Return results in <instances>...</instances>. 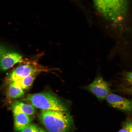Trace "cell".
<instances>
[{
  "label": "cell",
  "mask_w": 132,
  "mask_h": 132,
  "mask_svg": "<svg viewBox=\"0 0 132 132\" xmlns=\"http://www.w3.org/2000/svg\"><path fill=\"white\" fill-rule=\"evenodd\" d=\"M36 74L31 75L22 79L12 82L11 84L22 89L29 88L32 84L35 77Z\"/></svg>",
  "instance_id": "cell-10"
},
{
  "label": "cell",
  "mask_w": 132,
  "mask_h": 132,
  "mask_svg": "<svg viewBox=\"0 0 132 132\" xmlns=\"http://www.w3.org/2000/svg\"><path fill=\"white\" fill-rule=\"evenodd\" d=\"M98 12L105 19L113 25L123 22L128 11V0H93Z\"/></svg>",
  "instance_id": "cell-1"
},
{
  "label": "cell",
  "mask_w": 132,
  "mask_h": 132,
  "mask_svg": "<svg viewBox=\"0 0 132 132\" xmlns=\"http://www.w3.org/2000/svg\"><path fill=\"white\" fill-rule=\"evenodd\" d=\"M84 88L101 100L106 99L110 94L109 84L100 76L96 77L91 83Z\"/></svg>",
  "instance_id": "cell-5"
},
{
  "label": "cell",
  "mask_w": 132,
  "mask_h": 132,
  "mask_svg": "<svg viewBox=\"0 0 132 132\" xmlns=\"http://www.w3.org/2000/svg\"><path fill=\"white\" fill-rule=\"evenodd\" d=\"M11 108L13 113H22L29 115L33 114L36 112L33 106L17 100L13 102Z\"/></svg>",
  "instance_id": "cell-8"
},
{
  "label": "cell",
  "mask_w": 132,
  "mask_h": 132,
  "mask_svg": "<svg viewBox=\"0 0 132 132\" xmlns=\"http://www.w3.org/2000/svg\"><path fill=\"white\" fill-rule=\"evenodd\" d=\"M121 79L123 82L126 85L132 86V71L125 70L121 73Z\"/></svg>",
  "instance_id": "cell-12"
},
{
  "label": "cell",
  "mask_w": 132,
  "mask_h": 132,
  "mask_svg": "<svg viewBox=\"0 0 132 132\" xmlns=\"http://www.w3.org/2000/svg\"><path fill=\"white\" fill-rule=\"evenodd\" d=\"M39 129L37 126L35 124L30 123L19 132H37Z\"/></svg>",
  "instance_id": "cell-13"
},
{
  "label": "cell",
  "mask_w": 132,
  "mask_h": 132,
  "mask_svg": "<svg viewBox=\"0 0 132 132\" xmlns=\"http://www.w3.org/2000/svg\"><path fill=\"white\" fill-rule=\"evenodd\" d=\"M118 132H129L126 129L123 128L120 130Z\"/></svg>",
  "instance_id": "cell-16"
},
{
  "label": "cell",
  "mask_w": 132,
  "mask_h": 132,
  "mask_svg": "<svg viewBox=\"0 0 132 132\" xmlns=\"http://www.w3.org/2000/svg\"><path fill=\"white\" fill-rule=\"evenodd\" d=\"M39 118L48 132H70L74 125L72 117L67 111L42 110Z\"/></svg>",
  "instance_id": "cell-2"
},
{
  "label": "cell",
  "mask_w": 132,
  "mask_h": 132,
  "mask_svg": "<svg viewBox=\"0 0 132 132\" xmlns=\"http://www.w3.org/2000/svg\"><path fill=\"white\" fill-rule=\"evenodd\" d=\"M22 100L28 102L34 107L42 110L67 111L68 110L65 102L51 92L29 94Z\"/></svg>",
  "instance_id": "cell-3"
},
{
  "label": "cell",
  "mask_w": 132,
  "mask_h": 132,
  "mask_svg": "<svg viewBox=\"0 0 132 132\" xmlns=\"http://www.w3.org/2000/svg\"><path fill=\"white\" fill-rule=\"evenodd\" d=\"M15 129L19 131L28 126L31 121L28 115L22 113H13Z\"/></svg>",
  "instance_id": "cell-9"
},
{
  "label": "cell",
  "mask_w": 132,
  "mask_h": 132,
  "mask_svg": "<svg viewBox=\"0 0 132 132\" xmlns=\"http://www.w3.org/2000/svg\"><path fill=\"white\" fill-rule=\"evenodd\" d=\"M45 70L37 64L27 63L17 67L9 74L7 78L11 83Z\"/></svg>",
  "instance_id": "cell-4"
},
{
  "label": "cell",
  "mask_w": 132,
  "mask_h": 132,
  "mask_svg": "<svg viewBox=\"0 0 132 132\" xmlns=\"http://www.w3.org/2000/svg\"><path fill=\"white\" fill-rule=\"evenodd\" d=\"M106 99L111 107L126 113H132V99L113 93L110 94Z\"/></svg>",
  "instance_id": "cell-7"
},
{
  "label": "cell",
  "mask_w": 132,
  "mask_h": 132,
  "mask_svg": "<svg viewBox=\"0 0 132 132\" xmlns=\"http://www.w3.org/2000/svg\"><path fill=\"white\" fill-rule=\"evenodd\" d=\"M6 94L8 98L14 99L22 97L24 93L22 89L10 84L7 90Z\"/></svg>",
  "instance_id": "cell-11"
},
{
  "label": "cell",
  "mask_w": 132,
  "mask_h": 132,
  "mask_svg": "<svg viewBox=\"0 0 132 132\" xmlns=\"http://www.w3.org/2000/svg\"><path fill=\"white\" fill-rule=\"evenodd\" d=\"M37 132H46L44 130L41 129H39L38 131Z\"/></svg>",
  "instance_id": "cell-17"
},
{
  "label": "cell",
  "mask_w": 132,
  "mask_h": 132,
  "mask_svg": "<svg viewBox=\"0 0 132 132\" xmlns=\"http://www.w3.org/2000/svg\"><path fill=\"white\" fill-rule=\"evenodd\" d=\"M0 68L6 70L15 64L24 62L22 56L19 53L10 51L2 45L0 47Z\"/></svg>",
  "instance_id": "cell-6"
},
{
  "label": "cell",
  "mask_w": 132,
  "mask_h": 132,
  "mask_svg": "<svg viewBox=\"0 0 132 132\" xmlns=\"http://www.w3.org/2000/svg\"><path fill=\"white\" fill-rule=\"evenodd\" d=\"M123 128L126 129L129 132H132V120H128L122 123Z\"/></svg>",
  "instance_id": "cell-14"
},
{
  "label": "cell",
  "mask_w": 132,
  "mask_h": 132,
  "mask_svg": "<svg viewBox=\"0 0 132 132\" xmlns=\"http://www.w3.org/2000/svg\"><path fill=\"white\" fill-rule=\"evenodd\" d=\"M126 91L128 94L132 95V86L127 87L126 89Z\"/></svg>",
  "instance_id": "cell-15"
}]
</instances>
